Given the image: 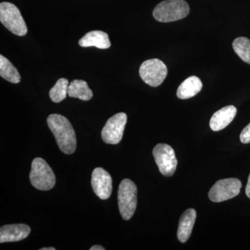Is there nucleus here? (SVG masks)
<instances>
[{
    "label": "nucleus",
    "mask_w": 250,
    "mask_h": 250,
    "mask_svg": "<svg viewBox=\"0 0 250 250\" xmlns=\"http://www.w3.org/2000/svg\"><path fill=\"white\" fill-rule=\"evenodd\" d=\"M47 123L61 150L65 154H73L76 150L77 139L71 123L59 114L49 115Z\"/></svg>",
    "instance_id": "f257e3e1"
},
{
    "label": "nucleus",
    "mask_w": 250,
    "mask_h": 250,
    "mask_svg": "<svg viewBox=\"0 0 250 250\" xmlns=\"http://www.w3.org/2000/svg\"><path fill=\"white\" fill-rule=\"evenodd\" d=\"M190 7L185 0H164L156 6L153 16L161 22H170L187 17Z\"/></svg>",
    "instance_id": "f03ea898"
},
{
    "label": "nucleus",
    "mask_w": 250,
    "mask_h": 250,
    "mask_svg": "<svg viewBox=\"0 0 250 250\" xmlns=\"http://www.w3.org/2000/svg\"><path fill=\"white\" fill-rule=\"evenodd\" d=\"M120 213L125 220H129L134 215L137 206V188L136 184L125 179L120 184L118 192Z\"/></svg>",
    "instance_id": "7ed1b4c3"
},
{
    "label": "nucleus",
    "mask_w": 250,
    "mask_h": 250,
    "mask_svg": "<svg viewBox=\"0 0 250 250\" xmlns=\"http://www.w3.org/2000/svg\"><path fill=\"white\" fill-rule=\"evenodd\" d=\"M29 179L33 187L40 190H50L56 184L53 171L42 158H36L32 161Z\"/></svg>",
    "instance_id": "20e7f679"
},
{
    "label": "nucleus",
    "mask_w": 250,
    "mask_h": 250,
    "mask_svg": "<svg viewBox=\"0 0 250 250\" xmlns=\"http://www.w3.org/2000/svg\"><path fill=\"white\" fill-rule=\"evenodd\" d=\"M0 21L15 35L23 36L27 33V27L17 6L10 2L0 4Z\"/></svg>",
    "instance_id": "39448f33"
},
{
    "label": "nucleus",
    "mask_w": 250,
    "mask_h": 250,
    "mask_svg": "<svg viewBox=\"0 0 250 250\" xmlns=\"http://www.w3.org/2000/svg\"><path fill=\"white\" fill-rule=\"evenodd\" d=\"M139 74L145 83L150 86L157 87L167 77V68L160 59H148L141 64Z\"/></svg>",
    "instance_id": "423d86ee"
},
{
    "label": "nucleus",
    "mask_w": 250,
    "mask_h": 250,
    "mask_svg": "<svg viewBox=\"0 0 250 250\" xmlns=\"http://www.w3.org/2000/svg\"><path fill=\"white\" fill-rule=\"evenodd\" d=\"M153 156L159 171L166 177H172L177 166V160L173 148L164 143L156 145Z\"/></svg>",
    "instance_id": "0eeeda50"
},
{
    "label": "nucleus",
    "mask_w": 250,
    "mask_h": 250,
    "mask_svg": "<svg viewBox=\"0 0 250 250\" xmlns=\"http://www.w3.org/2000/svg\"><path fill=\"white\" fill-rule=\"evenodd\" d=\"M242 187L241 181L229 178L219 180L208 192V197L213 202H222L232 199L240 193Z\"/></svg>",
    "instance_id": "6e6552de"
},
{
    "label": "nucleus",
    "mask_w": 250,
    "mask_h": 250,
    "mask_svg": "<svg viewBox=\"0 0 250 250\" xmlns=\"http://www.w3.org/2000/svg\"><path fill=\"white\" fill-rule=\"evenodd\" d=\"M127 116L125 113H118L110 118L102 131L104 142L116 145L123 139Z\"/></svg>",
    "instance_id": "1a4fd4ad"
},
{
    "label": "nucleus",
    "mask_w": 250,
    "mask_h": 250,
    "mask_svg": "<svg viewBox=\"0 0 250 250\" xmlns=\"http://www.w3.org/2000/svg\"><path fill=\"white\" fill-rule=\"evenodd\" d=\"M91 185L95 195L102 200L111 196L113 187L112 178L108 172L102 167H97L92 173Z\"/></svg>",
    "instance_id": "9d476101"
},
{
    "label": "nucleus",
    "mask_w": 250,
    "mask_h": 250,
    "mask_svg": "<svg viewBox=\"0 0 250 250\" xmlns=\"http://www.w3.org/2000/svg\"><path fill=\"white\" fill-rule=\"evenodd\" d=\"M30 232V228L24 224L4 225L0 228V243L22 241L25 239Z\"/></svg>",
    "instance_id": "9b49d317"
},
{
    "label": "nucleus",
    "mask_w": 250,
    "mask_h": 250,
    "mask_svg": "<svg viewBox=\"0 0 250 250\" xmlns=\"http://www.w3.org/2000/svg\"><path fill=\"white\" fill-rule=\"evenodd\" d=\"M236 113V108L231 105L218 110L210 118V129L214 131H218L225 129L234 119Z\"/></svg>",
    "instance_id": "f8f14e48"
},
{
    "label": "nucleus",
    "mask_w": 250,
    "mask_h": 250,
    "mask_svg": "<svg viewBox=\"0 0 250 250\" xmlns=\"http://www.w3.org/2000/svg\"><path fill=\"white\" fill-rule=\"evenodd\" d=\"M196 217V211L193 208L186 210L181 216L177 230V237L181 243H186L190 238Z\"/></svg>",
    "instance_id": "ddd939ff"
},
{
    "label": "nucleus",
    "mask_w": 250,
    "mask_h": 250,
    "mask_svg": "<svg viewBox=\"0 0 250 250\" xmlns=\"http://www.w3.org/2000/svg\"><path fill=\"white\" fill-rule=\"evenodd\" d=\"M81 47H96L99 49H108L111 42L106 33L102 31H92L87 33L79 41Z\"/></svg>",
    "instance_id": "4468645a"
},
{
    "label": "nucleus",
    "mask_w": 250,
    "mask_h": 250,
    "mask_svg": "<svg viewBox=\"0 0 250 250\" xmlns=\"http://www.w3.org/2000/svg\"><path fill=\"white\" fill-rule=\"evenodd\" d=\"M202 88L201 80L196 76H191L184 81L177 91V97L182 100L191 98L200 93Z\"/></svg>",
    "instance_id": "2eb2a0df"
},
{
    "label": "nucleus",
    "mask_w": 250,
    "mask_h": 250,
    "mask_svg": "<svg viewBox=\"0 0 250 250\" xmlns=\"http://www.w3.org/2000/svg\"><path fill=\"white\" fill-rule=\"evenodd\" d=\"M67 95L70 98H78L83 101H88L93 98V91L90 89L88 83L83 80H75L68 85Z\"/></svg>",
    "instance_id": "dca6fc26"
},
{
    "label": "nucleus",
    "mask_w": 250,
    "mask_h": 250,
    "mask_svg": "<svg viewBox=\"0 0 250 250\" xmlns=\"http://www.w3.org/2000/svg\"><path fill=\"white\" fill-rule=\"evenodd\" d=\"M0 76L11 83L21 82V75L17 69L3 55H0Z\"/></svg>",
    "instance_id": "f3484780"
},
{
    "label": "nucleus",
    "mask_w": 250,
    "mask_h": 250,
    "mask_svg": "<svg viewBox=\"0 0 250 250\" xmlns=\"http://www.w3.org/2000/svg\"><path fill=\"white\" fill-rule=\"evenodd\" d=\"M69 82L67 79L61 78L57 81L53 88L49 90V98L52 102L59 103L66 98Z\"/></svg>",
    "instance_id": "a211bd4d"
},
{
    "label": "nucleus",
    "mask_w": 250,
    "mask_h": 250,
    "mask_svg": "<svg viewBox=\"0 0 250 250\" xmlns=\"http://www.w3.org/2000/svg\"><path fill=\"white\" fill-rule=\"evenodd\" d=\"M233 49L237 55L247 63L250 64V40L246 37H239L233 42Z\"/></svg>",
    "instance_id": "6ab92c4d"
},
{
    "label": "nucleus",
    "mask_w": 250,
    "mask_h": 250,
    "mask_svg": "<svg viewBox=\"0 0 250 250\" xmlns=\"http://www.w3.org/2000/svg\"><path fill=\"white\" fill-rule=\"evenodd\" d=\"M240 140L244 144H248L250 143V123L241 131Z\"/></svg>",
    "instance_id": "aec40b11"
},
{
    "label": "nucleus",
    "mask_w": 250,
    "mask_h": 250,
    "mask_svg": "<svg viewBox=\"0 0 250 250\" xmlns=\"http://www.w3.org/2000/svg\"><path fill=\"white\" fill-rule=\"evenodd\" d=\"M246 192L247 196L249 197V198L250 199V174L249 175V177H248V182L246 186Z\"/></svg>",
    "instance_id": "412c9836"
},
{
    "label": "nucleus",
    "mask_w": 250,
    "mask_h": 250,
    "mask_svg": "<svg viewBox=\"0 0 250 250\" xmlns=\"http://www.w3.org/2000/svg\"><path fill=\"white\" fill-rule=\"evenodd\" d=\"M90 250H105V248L103 246H94L90 248Z\"/></svg>",
    "instance_id": "4be33fe9"
},
{
    "label": "nucleus",
    "mask_w": 250,
    "mask_h": 250,
    "mask_svg": "<svg viewBox=\"0 0 250 250\" xmlns=\"http://www.w3.org/2000/svg\"><path fill=\"white\" fill-rule=\"evenodd\" d=\"M55 248H44L41 249V250H55Z\"/></svg>",
    "instance_id": "5701e85b"
}]
</instances>
